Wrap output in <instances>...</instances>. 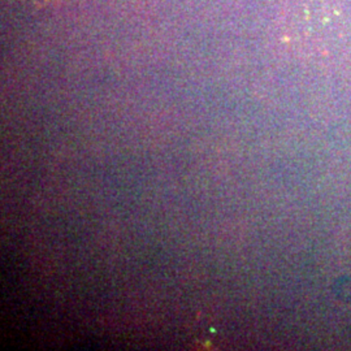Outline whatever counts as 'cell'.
<instances>
[{
    "label": "cell",
    "instance_id": "1",
    "mask_svg": "<svg viewBox=\"0 0 351 351\" xmlns=\"http://www.w3.org/2000/svg\"><path fill=\"white\" fill-rule=\"evenodd\" d=\"M27 5L36 7V8H49V7H56L65 0H23Z\"/></svg>",
    "mask_w": 351,
    "mask_h": 351
}]
</instances>
